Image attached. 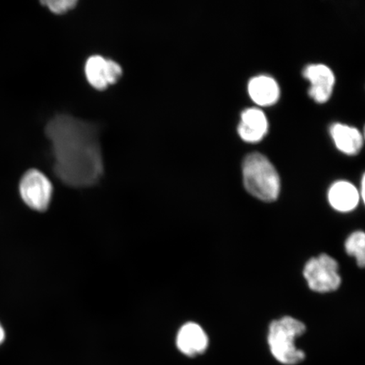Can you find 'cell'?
Wrapping results in <instances>:
<instances>
[{"instance_id": "1", "label": "cell", "mask_w": 365, "mask_h": 365, "mask_svg": "<svg viewBox=\"0 0 365 365\" xmlns=\"http://www.w3.org/2000/svg\"><path fill=\"white\" fill-rule=\"evenodd\" d=\"M45 133L52 145L53 171L59 180L76 188L97 184L103 173L97 125L58 113L48 122Z\"/></svg>"}, {"instance_id": "2", "label": "cell", "mask_w": 365, "mask_h": 365, "mask_svg": "<svg viewBox=\"0 0 365 365\" xmlns=\"http://www.w3.org/2000/svg\"><path fill=\"white\" fill-rule=\"evenodd\" d=\"M243 175L246 190L255 197L267 202L277 199L280 192L279 175L264 155H248L243 163Z\"/></svg>"}, {"instance_id": "3", "label": "cell", "mask_w": 365, "mask_h": 365, "mask_svg": "<svg viewBox=\"0 0 365 365\" xmlns=\"http://www.w3.org/2000/svg\"><path fill=\"white\" fill-rule=\"evenodd\" d=\"M307 331L303 322L286 317L274 321L269 328L268 344L273 357L285 365H295L303 361L305 354L297 348L295 340Z\"/></svg>"}, {"instance_id": "4", "label": "cell", "mask_w": 365, "mask_h": 365, "mask_svg": "<svg viewBox=\"0 0 365 365\" xmlns=\"http://www.w3.org/2000/svg\"><path fill=\"white\" fill-rule=\"evenodd\" d=\"M304 276L309 289L317 293L336 291L341 285L339 263L326 254L310 259L305 264Z\"/></svg>"}, {"instance_id": "5", "label": "cell", "mask_w": 365, "mask_h": 365, "mask_svg": "<svg viewBox=\"0 0 365 365\" xmlns=\"http://www.w3.org/2000/svg\"><path fill=\"white\" fill-rule=\"evenodd\" d=\"M19 191L27 207L35 211L43 212L51 202L53 185L44 173L33 168L23 175Z\"/></svg>"}, {"instance_id": "6", "label": "cell", "mask_w": 365, "mask_h": 365, "mask_svg": "<svg viewBox=\"0 0 365 365\" xmlns=\"http://www.w3.org/2000/svg\"><path fill=\"white\" fill-rule=\"evenodd\" d=\"M85 74L93 88L103 91L120 81L123 70L120 63L112 59H107L101 56H93L86 62Z\"/></svg>"}, {"instance_id": "7", "label": "cell", "mask_w": 365, "mask_h": 365, "mask_svg": "<svg viewBox=\"0 0 365 365\" xmlns=\"http://www.w3.org/2000/svg\"><path fill=\"white\" fill-rule=\"evenodd\" d=\"M304 78L309 81V95L317 103L328 101L335 83V76L331 68L325 65H310L305 68Z\"/></svg>"}, {"instance_id": "8", "label": "cell", "mask_w": 365, "mask_h": 365, "mask_svg": "<svg viewBox=\"0 0 365 365\" xmlns=\"http://www.w3.org/2000/svg\"><path fill=\"white\" fill-rule=\"evenodd\" d=\"M208 344V336L198 324L186 323L178 332L177 348L187 357H195L204 354Z\"/></svg>"}, {"instance_id": "9", "label": "cell", "mask_w": 365, "mask_h": 365, "mask_svg": "<svg viewBox=\"0 0 365 365\" xmlns=\"http://www.w3.org/2000/svg\"><path fill=\"white\" fill-rule=\"evenodd\" d=\"M268 123L261 109L248 108L241 114L238 132L242 139L247 143H258L266 135Z\"/></svg>"}, {"instance_id": "10", "label": "cell", "mask_w": 365, "mask_h": 365, "mask_svg": "<svg viewBox=\"0 0 365 365\" xmlns=\"http://www.w3.org/2000/svg\"><path fill=\"white\" fill-rule=\"evenodd\" d=\"M251 99L259 106H271L278 101L279 86L270 76H259L251 79L248 86Z\"/></svg>"}, {"instance_id": "11", "label": "cell", "mask_w": 365, "mask_h": 365, "mask_svg": "<svg viewBox=\"0 0 365 365\" xmlns=\"http://www.w3.org/2000/svg\"><path fill=\"white\" fill-rule=\"evenodd\" d=\"M328 199L331 207L336 211L346 212L353 211L359 202L357 189L349 182L339 181L331 187Z\"/></svg>"}, {"instance_id": "12", "label": "cell", "mask_w": 365, "mask_h": 365, "mask_svg": "<svg viewBox=\"0 0 365 365\" xmlns=\"http://www.w3.org/2000/svg\"><path fill=\"white\" fill-rule=\"evenodd\" d=\"M331 133L336 148L348 155L357 154L363 145V136L355 128L341 124L331 127Z\"/></svg>"}, {"instance_id": "13", "label": "cell", "mask_w": 365, "mask_h": 365, "mask_svg": "<svg viewBox=\"0 0 365 365\" xmlns=\"http://www.w3.org/2000/svg\"><path fill=\"white\" fill-rule=\"evenodd\" d=\"M365 235L362 231H357L346 240L345 248L346 253L354 257L359 267H364L365 264Z\"/></svg>"}, {"instance_id": "14", "label": "cell", "mask_w": 365, "mask_h": 365, "mask_svg": "<svg viewBox=\"0 0 365 365\" xmlns=\"http://www.w3.org/2000/svg\"><path fill=\"white\" fill-rule=\"evenodd\" d=\"M50 11L56 15H63L74 9L76 6V0H54V1H43Z\"/></svg>"}, {"instance_id": "15", "label": "cell", "mask_w": 365, "mask_h": 365, "mask_svg": "<svg viewBox=\"0 0 365 365\" xmlns=\"http://www.w3.org/2000/svg\"><path fill=\"white\" fill-rule=\"evenodd\" d=\"M6 331H4V328L2 326V324L0 323V345L3 344L4 340H6Z\"/></svg>"}, {"instance_id": "16", "label": "cell", "mask_w": 365, "mask_h": 365, "mask_svg": "<svg viewBox=\"0 0 365 365\" xmlns=\"http://www.w3.org/2000/svg\"><path fill=\"white\" fill-rule=\"evenodd\" d=\"M362 187H361V192H362V198L364 200V184H365V182H364V176L363 177V179H362Z\"/></svg>"}]
</instances>
